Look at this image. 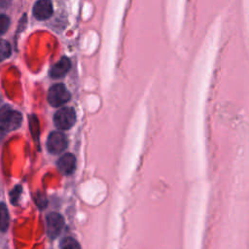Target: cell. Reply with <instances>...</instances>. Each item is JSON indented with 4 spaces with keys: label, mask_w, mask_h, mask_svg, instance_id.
Masks as SVG:
<instances>
[{
    "label": "cell",
    "mask_w": 249,
    "mask_h": 249,
    "mask_svg": "<svg viewBox=\"0 0 249 249\" xmlns=\"http://www.w3.org/2000/svg\"><path fill=\"white\" fill-rule=\"evenodd\" d=\"M222 30L223 17L218 15L203 36L193 59L186 83L183 143L186 176L192 182L205 179L206 176V105L219 53Z\"/></svg>",
    "instance_id": "cell-1"
},
{
    "label": "cell",
    "mask_w": 249,
    "mask_h": 249,
    "mask_svg": "<svg viewBox=\"0 0 249 249\" xmlns=\"http://www.w3.org/2000/svg\"><path fill=\"white\" fill-rule=\"evenodd\" d=\"M209 189L205 179L193 182L186 203L184 249H202Z\"/></svg>",
    "instance_id": "cell-2"
},
{
    "label": "cell",
    "mask_w": 249,
    "mask_h": 249,
    "mask_svg": "<svg viewBox=\"0 0 249 249\" xmlns=\"http://www.w3.org/2000/svg\"><path fill=\"white\" fill-rule=\"evenodd\" d=\"M187 0H169L168 15L171 37L176 39L184 26Z\"/></svg>",
    "instance_id": "cell-3"
},
{
    "label": "cell",
    "mask_w": 249,
    "mask_h": 249,
    "mask_svg": "<svg viewBox=\"0 0 249 249\" xmlns=\"http://www.w3.org/2000/svg\"><path fill=\"white\" fill-rule=\"evenodd\" d=\"M22 122V116L19 112L12 110L9 106L0 108V129L9 132L18 128Z\"/></svg>",
    "instance_id": "cell-4"
},
{
    "label": "cell",
    "mask_w": 249,
    "mask_h": 249,
    "mask_svg": "<svg viewBox=\"0 0 249 249\" xmlns=\"http://www.w3.org/2000/svg\"><path fill=\"white\" fill-rule=\"evenodd\" d=\"M76 121V113L71 107H63L57 110L53 116V124L56 128L66 130L73 126Z\"/></svg>",
    "instance_id": "cell-5"
},
{
    "label": "cell",
    "mask_w": 249,
    "mask_h": 249,
    "mask_svg": "<svg viewBox=\"0 0 249 249\" xmlns=\"http://www.w3.org/2000/svg\"><path fill=\"white\" fill-rule=\"evenodd\" d=\"M70 96V92L63 84H55L50 88L47 99L53 107H59L68 102Z\"/></svg>",
    "instance_id": "cell-6"
},
{
    "label": "cell",
    "mask_w": 249,
    "mask_h": 249,
    "mask_svg": "<svg viewBox=\"0 0 249 249\" xmlns=\"http://www.w3.org/2000/svg\"><path fill=\"white\" fill-rule=\"evenodd\" d=\"M67 147L65 135L59 131H52L47 139V150L53 155H58Z\"/></svg>",
    "instance_id": "cell-7"
},
{
    "label": "cell",
    "mask_w": 249,
    "mask_h": 249,
    "mask_svg": "<svg viewBox=\"0 0 249 249\" xmlns=\"http://www.w3.org/2000/svg\"><path fill=\"white\" fill-rule=\"evenodd\" d=\"M47 232L51 239H55L64 227V219L57 212H51L47 215Z\"/></svg>",
    "instance_id": "cell-8"
},
{
    "label": "cell",
    "mask_w": 249,
    "mask_h": 249,
    "mask_svg": "<svg viewBox=\"0 0 249 249\" xmlns=\"http://www.w3.org/2000/svg\"><path fill=\"white\" fill-rule=\"evenodd\" d=\"M33 16L38 20H46L53 15V4L51 0H37L32 9Z\"/></svg>",
    "instance_id": "cell-9"
},
{
    "label": "cell",
    "mask_w": 249,
    "mask_h": 249,
    "mask_svg": "<svg viewBox=\"0 0 249 249\" xmlns=\"http://www.w3.org/2000/svg\"><path fill=\"white\" fill-rule=\"evenodd\" d=\"M57 167L64 175H71L76 169V158L71 153L62 155L57 160Z\"/></svg>",
    "instance_id": "cell-10"
},
{
    "label": "cell",
    "mask_w": 249,
    "mask_h": 249,
    "mask_svg": "<svg viewBox=\"0 0 249 249\" xmlns=\"http://www.w3.org/2000/svg\"><path fill=\"white\" fill-rule=\"evenodd\" d=\"M71 68V61L68 57H61L50 70V76L53 79L62 78Z\"/></svg>",
    "instance_id": "cell-11"
},
{
    "label": "cell",
    "mask_w": 249,
    "mask_h": 249,
    "mask_svg": "<svg viewBox=\"0 0 249 249\" xmlns=\"http://www.w3.org/2000/svg\"><path fill=\"white\" fill-rule=\"evenodd\" d=\"M10 225V215L5 203L0 202V231L5 232Z\"/></svg>",
    "instance_id": "cell-12"
},
{
    "label": "cell",
    "mask_w": 249,
    "mask_h": 249,
    "mask_svg": "<svg viewBox=\"0 0 249 249\" xmlns=\"http://www.w3.org/2000/svg\"><path fill=\"white\" fill-rule=\"evenodd\" d=\"M11 45L5 40H0V61L8 58L11 55Z\"/></svg>",
    "instance_id": "cell-13"
},
{
    "label": "cell",
    "mask_w": 249,
    "mask_h": 249,
    "mask_svg": "<svg viewBox=\"0 0 249 249\" xmlns=\"http://www.w3.org/2000/svg\"><path fill=\"white\" fill-rule=\"evenodd\" d=\"M60 249H81V246L77 240L73 237H66L60 244Z\"/></svg>",
    "instance_id": "cell-14"
},
{
    "label": "cell",
    "mask_w": 249,
    "mask_h": 249,
    "mask_svg": "<svg viewBox=\"0 0 249 249\" xmlns=\"http://www.w3.org/2000/svg\"><path fill=\"white\" fill-rule=\"evenodd\" d=\"M30 130L34 140L38 143L39 140V123L36 116H30Z\"/></svg>",
    "instance_id": "cell-15"
},
{
    "label": "cell",
    "mask_w": 249,
    "mask_h": 249,
    "mask_svg": "<svg viewBox=\"0 0 249 249\" xmlns=\"http://www.w3.org/2000/svg\"><path fill=\"white\" fill-rule=\"evenodd\" d=\"M34 201L36 203V205L40 208V209H44L46 208V206L48 205V200L45 196L44 194L42 193H36L34 196Z\"/></svg>",
    "instance_id": "cell-16"
},
{
    "label": "cell",
    "mask_w": 249,
    "mask_h": 249,
    "mask_svg": "<svg viewBox=\"0 0 249 249\" xmlns=\"http://www.w3.org/2000/svg\"><path fill=\"white\" fill-rule=\"evenodd\" d=\"M10 26V18L6 15H0V35L7 32Z\"/></svg>",
    "instance_id": "cell-17"
},
{
    "label": "cell",
    "mask_w": 249,
    "mask_h": 249,
    "mask_svg": "<svg viewBox=\"0 0 249 249\" xmlns=\"http://www.w3.org/2000/svg\"><path fill=\"white\" fill-rule=\"evenodd\" d=\"M21 186H16L13 191L11 192V195H10V197H11V201L14 203V204H17L18 198H19V196H20V193H21Z\"/></svg>",
    "instance_id": "cell-18"
},
{
    "label": "cell",
    "mask_w": 249,
    "mask_h": 249,
    "mask_svg": "<svg viewBox=\"0 0 249 249\" xmlns=\"http://www.w3.org/2000/svg\"><path fill=\"white\" fill-rule=\"evenodd\" d=\"M2 103V95H1V92H0V104Z\"/></svg>",
    "instance_id": "cell-19"
}]
</instances>
